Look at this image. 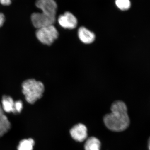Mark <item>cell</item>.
I'll list each match as a JSON object with an SVG mask.
<instances>
[{"label": "cell", "mask_w": 150, "mask_h": 150, "mask_svg": "<svg viewBox=\"0 0 150 150\" xmlns=\"http://www.w3.org/2000/svg\"><path fill=\"white\" fill-rule=\"evenodd\" d=\"M111 111L103 118L106 127L114 132H121L126 130L130 123L126 104L120 100L115 101L111 105Z\"/></svg>", "instance_id": "cell-1"}, {"label": "cell", "mask_w": 150, "mask_h": 150, "mask_svg": "<svg viewBox=\"0 0 150 150\" xmlns=\"http://www.w3.org/2000/svg\"><path fill=\"white\" fill-rule=\"evenodd\" d=\"M22 91L28 103L33 104L42 97L44 91L42 83L33 79L26 80L22 85Z\"/></svg>", "instance_id": "cell-2"}, {"label": "cell", "mask_w": 150, "mask_h": 150, "mask_svg": "<svg viewBox=\"0 0 150 150\" xmlns=\"http://www.w3.org/2000/svg\"><path fill=\"white\" fill-rule=\"evenodd\" d=\"M36 36L41 43L50 46L58 38L59 32L52 25L38 29Z\"/></svg>", "instance_id": "cell-3"}, {"label": "cell", "mask_w": 150, "mask_h": 150, "mask_svg": "<svg viewBox=\"0 0 150 150\" xmlns=\"http://www.w3.org/2000/svg\"><path fill=\"white\" fill-rule=\"evenodd\" d=\"M35 6L42 11L43 15L56 18L57 5L54 0H36Z\"/></svg>", "instance_id": "cell-4"}, {"label": "cell", "mask_w": 150, "mask_h": 150, "mask_svg": "<svg viewBox=\"0 0 150 150\" xmlns=\"http://www.w3.org/2000/svg\"><path fill=\"white\" fill-rule=\"evenodd\" d=\"M31 20L33 26L38 29L54 25L56 19L45 16L41 13L36 12L31 15Z\"/></svg>", "instance_id": "cell-5"}, {"label": "cell", "mask_w": 150, "mask_h": 150, "mask_svg": "<svg viewBox=\"0 0 150 150\" xmlns=\"http://www.w3.org/2000/svg\"><path fill=\"white\" fill-rule=\"evenodd\" d=\"M59 24L66 29H73L76 27L77 19L73 14L70 12H66L59 16L58 19Z\"/></svg>", "instance_id": "cell-6"}, {"label": "cell", "mask_w": 150, "mask_h": 150, "mask_svg": "<svg viewBox=\"0 0 150 150\" xmlns=\"http://www.w3.org/2000/svg\"><path fill=\"white\" fill-rule=\"evenodd\" d=\"M70 134L75 141L83 142L87 138V129L84 124L79 123L71 129Z\"/></svg>", "instance_id": "cell-7"}, {"label": "cell", "mask_w": 150, "mask_h": 150, "mask_svg": "<svg viewBox=\"0 0 150 150\" xmlns=\"http://www.w3.org/2000/svg\"><path fill=\"white\" fill-rule=\"evenodd\" d=\"M78 33L80 40L85 44H90L93 43L95 39L94 33L83 26L79 28Z\"/></svg>", "instance_id": "cell-8"}, {"label": "cell", "mask_w": 150, "mask_h": 150, "mask_svg": "<svg viewBox=\"0 0 150 150\" xmlns=\"http://www.w3.org/2000/svg\"><path fill=\"white\" fill-rule=\"evenodd\" d=\"M1 106L4 112L15 114V102L11 96H3L1 101Z\"/></svg>", "instance_id": "cell-9"}, {"label": "cell", "mask_w": 150, "mask_h": 150, "mask_svg": "<svg viewBox=\"0 0 150 150\" xmlns=\"http://www.w3.org/2000/svg\"><path fill=\"white\" fill-rule=\"evenodd\" d=\"M100 142L97 138L91 137L86 141L84 145L85 150H100Z\"/></svg>", "instance_id": "cell-10"}, {"label": "cell", "mask_w": 150, "mask_h": 150, "mask_svg": "<svg viewBox=\"0 0 150 150\" xmlns=\"http://www.w3.org/2000/svg\"><path fill=\"white\" fill-rule=\"evenodd\" d=\"M11 128V123L7 117L4 114L0 116V137L8 132Z\"/></svg>", "instance_id": "cell-11"}, {"label": "cell", "mask_w": 150, "mask_h": 150, "mask_svg": "<svg viewBox=\"0 0 150 150\" xmlns=\"http://www.w3.org/2000/svg\"><path fill=\"white\" fill-rule=\"evenodd\" d=\"M34 144L35 142L32 139L22 140L19 144L18 150H33Z\"/></svg>", "instance_id": "cell-12"}, {"label": "cell", "mask_w": 150, "mask_h": 150, "mask_svg": "<svg viewBox=\"0 0 150 150\" xmlns=\"http://www.w3.org/2000/svg\"><path fill=\"white\" fill-rule=\"evenodd\" d=\"M116 6L121 11H126L131 7V4L130 0H115Z\"/></svg>", "instance_id": "cell-13"}, {"label": "cell", "mask_w": 150, "mask_h": 150, "mask_svg": "<svg viewBox=\"0 0 150 150\" xmlns=\"http://www.w3.org/2000/svg\"><path fill=\"white\" fill-rule=\"evenodd\" d=\"M23 108V104L21 100H19L15 101V114H18L20 113Z\"/></svg>", "instance_id": "cell-14"}, {"label": "cell", "mask_w": 150, "mask_h": 150, "mask_svg": "<svg viewBox=\"0 0 150 150\" xmlns=\"http://www.w3.org/2000/svg\"><path fill=\"white\" fill-rule=\"evenodd\" d=\"M12 0H0V3L3 6H7L11 4Z\"/></svg>", "instance_id": "cell-15"}, {"label": "cell", "mask_w": 150, "mask_h": 150, "mask_svg": "<svg viewBox=\"0 0 150 150\" xmlns=\"http://www.w3.org/2000/svg\"><path fill=\"white\" fill-rule=\"evenodd\" d=\"M5 21V17L4 14L0 13V28L2 26Z\"/></svg>", "instance_id": "cell-16"}, {"label": "cell", "mask_w": 150, "mask_h": 150, "mask_svg": "<svg viewBox=\"0 0 150 150\" xmlns=\"http://www.w3.org/2000/svg\"><path fill=\"white\" fill-rule=\"evenodd\" d=\"M4 111L3 110L2 107L1 105L0 104V116L4 115Z\"/></svg>", "instance_id": "cell-17"}, {"label": "cell", "mask_w": 150, "mask_h": 150, "mask_svg": "<svg viewBox=\"0 0 150 150\" xmlns=\"http://www.w3.org/2000/svg\"><path fill=\"white\" fill-rule=\"evenodd\" d=\"M148 146L149 150H150V138H149V140H148Z\"/></svg>", "instance_id": "cell-18"}]
</instances>
